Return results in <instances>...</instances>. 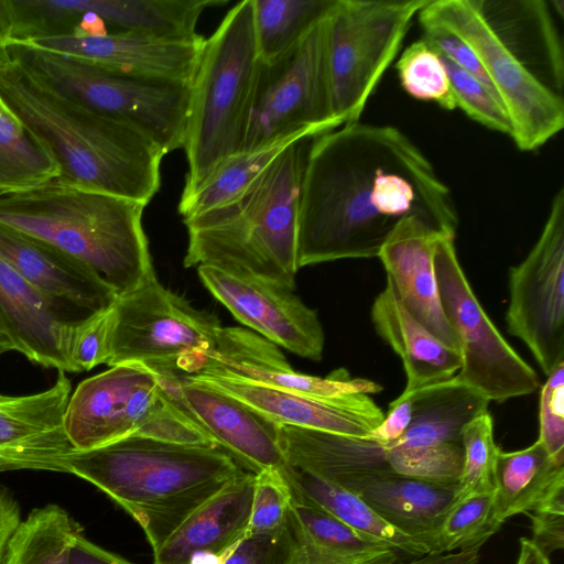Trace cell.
<instances>
[{"label": "cell", "instance_id": "db71d44e", "mask_svg": "<svg viewBox=\"0 0 564 564\" xmlns=\"http://www.w3.org/2000/svg\"><path fill=\"white\" fill-rule=\"evenodd\" d=\"M232 547L223 554L198 551L192 555L189 564H224Z\"/></svg>", "mask_w": 564, "mask_h": 564}, {"label": "cell", "instance_id": "7dc6e473", "mask_svg": "<svg viewBox=\"0 0 564 564\" xmlns=\"http://www.w3.org/2000/svg\"><path fill=\"white\" fill-rule=\"evenodd\" d=\"M422 29V39L436 53L475 76L496 94L478 56L463 39L440 26L424 25Z\"/></svg>", "mask_w": 564, "mask_h": 564}, {"label": "cell", "instance_id": "681fc988", "mask_svg": "<svg viewBox=\"0 0 564 564\" xmlns=\"http://www.w3.org/2000/svg\"><path fill=\"white\" fill-rule=\"evenodd\" d=\"M70 564H133L78 533L70 549Z\"/></svg>", "mask_w": 564, "mask_h": 564}, {"label": "cell", "instance_id": "7c38bea8", "mask_svg": "<svg viewBox=\"0 0 564 564\" xmlns=\"http://www.w3.org/2000/svg\"><path fill=\"white\" fill-rule=\"evenodd\" d=\"M434 265L445 316L455 334L462 367L455 378L489 402L534 393L536 371L511 347L482 308L459 262L455 237L443 236Z\"/></svg>", "mask_w": 564, "mask_h": 564}, {"label": "cell", "instance_id": "9a60e30c", "mask_svg": "<svg viewBox=\"0 0 564 564\" xmlns=\"http://www.w3.org/2000/svg\"><path fill=\"white\" fill-rule=\"evenodd\" d=\"M155 372L177 409L240 466L252 474L285 466L278 442L279 424L189 375Z\"/></svg>", "mask_w": 564, "mask_h": 564}, {"label": "cell", "instance_id": "60d3db41", "mask_svg": "<svg viewBox=\"0 0 564 564\" xmlns=\"http://www.w3.org/2000/svg\"><path fill=\"white\" fill-rule=\"evenodd\" d=\"M112 327V305L69 324L64 352L70 372L88 371L98 365H107Z\"/></svg>", "mask_w": 564, "mask_h": 564}, {"label": "cell", "instance_id": "e0dca14e", "mask_svg": "<svg viewBox=\"0 0 564 564\" xmlns=\"http://www.w3.org/2000/svg\"><path fill=\"white\" fill-rule=\"evenodd\" d=\"M204 42L200 35L175 40L106 31L37 37L12 44L79 58L129 76L191 85Z\"/></svg>", "mask_w": 564, "mask_h": 564}, {"label": "cell", "instance_id": "f546056e", "mask_svg": "<svg viewBox=\"0 0 564 564\" xmlns=\"http://www.w3.org/2000/svg\"><path fill=\"white\" fill-rule=\"evenodd\" d=\"M412 421L386 448H419L460 442L466 424L488 411L489 401L455 377L410 392Z\"/></svg>", "mask_w": 564, "mask_h": 564}, {"label": "cell", "instance_id": "d6986e66", "mask_svg": "<svg viewBox=\"0 0 564 564\" xmlns=\"http://www.w3.org/2000/svg\"><path fill=\"white\" fill-rule=\"evenodd\" d=\"M193 375H218L322 399L382 391L373 380L352 377L345 368L326 377L295 371L281 350L263 337L240 327H221L214 351Z\"/></svg>", "mask_w": 564, "mask_h": 564}, {"label": "cell", "instance_id": "2e32d148", "mask_svg": "<svg viewBox=\"0 0 564 564\" xmlns=\"http://www.w3.org/2000/svg\"><path fill=\"white\" fill-rule=\"evenodd\" d=\"M197 273L205 288L241 324L302 358L322 359V323L316 311L305 305L294 290L208 265L197 267Z\"/></svg>", "mask_w": 564, "mask_h": 564}, {"label": "cell", "instance_id": "5bb4252c", "mask_svg": "<svg viewBox=\"0 0 564 564\" xmlns=\"http://www.w3.org/2000/svg\"><path fill=\"white\" fill-rule=\"evenodd\" d=\"M509 334L531 351L549 376L564 364V188L553 196L543 229L528 253L509 269Z\"/></svg>", "mask_w": 564, "mask_h": 564}, {"label": "cell", "instance_id": "c3c4849f", "mask_svg": "<svg viewBox=\"0 0 564 564\" xmlns=\"http://www.w3.org/2000/svg\"><path fill=\"white\" fill-rule=\"evenodd\" d=\"M412 421V402L409 395L401 393L389 404L388 414L371 432L367 440L389 445L400 438Z\"/></svg>", "mask_w": 564, "mask_h": 564}, {"label": "cell", "instance_id": "9f6ffc18", "mask_svg": "<svg viewBox=\"0 0 564 564\" xmlns=\"http://www.w3.org/2000/svg\"><path fill=\"white\" fill-rule=\"evenodd\" d=\"M9 46L10 42L8 40L0 39V70L12 63V56Z\"/></svg>", "mask_w": 564, "mask_h": 564}, {"label": "cell", "instance_id": "11a10c76", "mask_svg": "<svg viewBox=\"0 0 564 564\" xmlns=\"http://www.w3.org/2000/svg\"><path fill=\"white\" fill-rule=\"evenodd\" d=\"M12 20L7 0H0V39L10 42Z\"/></svg>", "mask_w": 564, "mask_h": 564}, {"label": "cell", "instance_id": "4fadbf2b", "mask_svg": "<svg viewBox=\"0 0 564 564\" xmlns=\"http://www.w3.org/2000/svg\"><path fill=\"white\" fill-rule=\"evenodd\" d=\"M327 17L283 56L262 63L245 150L305 131L321 134L343 126L332 105Z\"/></svg>", "mask_w": 564, "mask_h": 564}, {"label": "cell", "instance_id": "6da1fadb", "mask_svg": "<svg viewBox=\"0 0 564 564\" xmlns=\"http://www.w3.org/2000/svg\"><path fill=\"white\" fill-rule=\"evenodd\" d=\"M409 216L456 237L451 189L399 128L357 121L311 140L299 200V269L376 258Z\"/></svg>", "mask_w": 564, "mask_h": 564}, {"label": "cell", "instance_id": "ee69618b", "mask_svg": "<svg viewBox=\"0 0 564 564\" xmlns=\"http://www.w3.org/2000/svg\"><path fill=\"white\" fill-rule=\"evenodd\" d=\"M538 441L552 459L564 464V364L541 387Z\"/></svg>", "mask_w": 564, "mask_h": 564}, {"label": "cell", "instance_id": "9c48e42d", "mask_svg": "<svg viewBox=\"0 0 564 564\" xmlns=\"http://www.w3.org/2000/svg\"><path fill=\"white\" fill-rule=\"evenodd\" d=\"M107 365L140 364L155 371L193 375L214 351L218 319L165 289L155 274L112 304Z\"/></svg>", "mask_w": 564, "mask_h": 564}, {"label": "cell", "instance_id": "f6af8a7d", "mask_svg": "<svg viewBox=\"0 0 564 564\" xmlns=\"http://www.w3.org/2000/svg\"><path fill=\"white\" fill-rule=\"evenodd\" d=\"M293 553L294 539L286 522L273 533H247L236 543L224 564H291Z\"/></svg>", "mask_w": 564, "mask_h": 564}, {"label": "cell", "instance_id": "f35d334b", "mask_svg": "<svg viewBox=\"0 0 564 564\" xmlns=\"http://www.w3.org/2000/svg\"><path fill=\"white\" fill-rule=\"evenodd\" d=\"M463 467L456 499L481 492H492L500 447L494 435V421L487 411L462 431Z\"/></svg>", "mask_w": 564, "mask_h": 564}, {"label": "cell", "instance_id": "8fae6325", "mask_svg": "<svg viewBox=\"0 0 564 564\" xmlns=\"http://www.w3.org/2000/svg\"><path fill=\"white\" fill-rule=\"evenodd\" d=\"M421 26L445 29L476 53L511 122L521 151H533L564 127L563 96L554 93L502 42L476 0H429L417 14Z\"/></svg>", "mask_w": 564, "mask_h": 564}, {"label": "cell", "instance_id": "277c9868", "mask_svg": "<svg viewBox=\"0 0 564 564\" xmlns=\"http://www.w3.org/2000/svg\"><path fill=\"white\" fill-rule=\"evenodd\" d=\"M145 206L56 177L0 196V225L78 259L121 295L155 274Z\"/></svg>", "mask_w": 564, "mask_h": 564}, {"label": "cell", "instance_id": "f907efd6", "mask_svg": "<svg viewBox=\"0 0 564 564\" xmlns=\"http://www.w3.org/2000/svg\"><path fill=\"white\" fill-rule=\"evenodd\" d=\"M21 521L20 507L12 494L0 485V564H3L10 536Z\"/></svg>", "mask_w": 564, "mask_h": 564}, {"label": "cell", "instance_id": "ffe728a7", "mask_svg": "<svg viewBox=\"0 0 564 564\" xmlns=\"http://www.w3.org/2000/svg\"><path fill=\"white\" fill-rule=\"evenodd\" d=\"M189 376L236 398L279 425L368 438L384 417L368 394L322 399L227 376Z\"/></svg>", "mask_w": 564, "mask_h": 564}, {"label": "cell", "instance_id": "4316f807", "mask_svg": "<svg viewBox=\"0 0 564 564\" xmlns=\"http://www.w3.org/2000/svg\"><path fill=\"white\" fill-rule=\"evenodd\" d=\"M370 317L376 333L402 361L404 392L446 381L459 371V350L442 343L414 318L402 305L388 279L373 300Z\"/></svg>", "mask_w": 564, "mask_h": 564}, {"label": "cell", "instance_id": "d6a6232c", "mask_svg": "<svg viewBox=\"0 0 564 564\" xmlns=\"http://www.w3.org/2000/svg\"><path fill=\"white\" fill-rule=\"evenodd\" d=\"M322 134V133H321ZM305 131L276 140L264 147L245 150L219 163L194 189L182 193L178 213L183 220L200 215L235 198L243 192L291 143L314 138Z\"/></svg>", "mask_w": 564, "mask_h": 564}, {"label": "cell", "instance_id": "5b68a950", "mask_svg": "<svg viewBox=\"0 0 564 564\" xmlns=\"http://www.w3.org/2000/svg\"><path fill=\"white\" fill-rule=\"evenodd\" d=\"M312 139L286 147L235 198L183 220L184 267H214L294 290L300 191Z\"/></svg>", "mask_w": 564, "mask_h": 564}, {"label": "cell", "instance_id": "83f0119b", "mask_svg": "<svg viewBox=\"0 0 564 564\" xmlns=\"http://www.w3.org/2000/svg\"><path fill=\"white\" fill-rule=\"evenodd\" d=\"M502 42L554 93L563 96L562 43L550 11L542 0H476Z\"/></svg>", "mask_w": 564, "mask_h": 564}, {"label": "cell", "instance_id": "e575fe53", "mask_svg": "<svg viewBox=\"0 0 564 564\" xmlns=\"http://www.w3.org/2000/svg\"><path fill=\"white\" fill-rule=\"evenodd\" d=\"M336 0H252L257 46L263 64L292 50L330 12Z\"/></svg>", "mask_w": 564, "mask_h": 564}, {"label": "cell", "instance_id": "7a4b0ae2", "mask_svg": "<svg viewBox=\"0 0 564 564\" xmlns=\"http://www.w3.org/2000/svg\"><path fill=\"white\" fill-rule=\"evenodd\" d=\"M11 56L0 70V98L53 153L58 177L148 205L161 186L164 152L134 127L63 94Z\"/></svg>", "mask_w": 564, "mask_h": 564}, {"label": "cell", "instance_id": "ab89813d", "mask_svg": "<svg viewBox=\"0 0 564 564\" xmlns=\"http://www.w3.org/2000/svg\"><path fill=\"white\" fill-rule=\"evenodd\" d=\"M391 473L438 485L457 486L463 467L460 442L419 448H387Z\"/></svg>", "mask_w": 564, "mask_h": 564}, {"label": "cell", "instance_id": "f1b7e54d", "mask_svg": "<svg viewBox=\"0 0 564 564\" xmlns=\"http://www.w3.org/2000/svg\"><path fill=\"white\" fill-rule=\"evenodd\" d=\"M288 522L294 539L291 564L400 563L394 549L357 533L294 494Z\"/></svg>", "mask_w": 564, "mask_h": 564}, {"label": "cell", "instance_id": "52a82bcc", "mask_svg": "<svg viewBox=\"0 0 564 564\" xmlns=\"http://www.w3.org/2000/svg\"><path fill=\"white\" fill-rule=\"evenodd\" d=\"M64 429L77 451L133 435L215 445L171 401L158 373L140 364L117 365L82 381L70 394Z\"/></svg>", "mask_w": 564, "mask_h": 564}, {"label": "cell", "instance_id": "603a6c76", "mask_svg": "<svg viewBox=\"0 0 564 564\" xmlns=\"http://www.w3.org/2000/svg\"><path fill=\"white\" fill-rule=\"evenodd\" d=\"M70 394V380L62 370L44 391L0 393V471L43 470L50 458L73 448L64 429Z\"/></svg>", "mask_w": 564, "mask_h": 564}, {"label": "cell", "instance_id": "7bdbcfd3", "mask_svg": "<svg viewBox=\"0 0 564 564\" xmlns=\"http://www.w3.org/2000/svg\"><path fill=\"white\" fill-rule=\"evenodd\" d=\"M254 475L248 533L276 532L288 522L292 499L291 489L280 470H267Z\"/></svg>", "mask_w": 564, "mask_h": 564}, {"label": "cell", "instance_id": "7402d4cb", "mask_svg": "<svg viewBox=\"0 0 564 564\" xmlns=\"http://www.w3.org/2000/svg\"><path fill=\"white\" fill-rule=\"evenodd\" d=\"M445 235L420 217L401 219L383 242L378 258L406 311L442 343L458 350L445 316L434 265V253Z\"/></svg>", "mask_w": 564, "mask_h": 564}, {"label": "cell", "instance_id": "4dcf8cb0", "mask_svg": "<svg viewBox=\"0 0 564 564\" xmlns=\"http://www.w3.org/2000/svg\"><path fill=\"white\" fill-rule=\"evenodd\" d=\"M280 471L292 494L327 512L357 533L413 558L429 554L425 546L389 524L357 494L289 464Z\"/></svg>", "mask_w": 564, "mask_h": 564}, {"label": "cell", "instance_id": "816d5d0a", "mask_svg": "<svg viewBox=\"0 0 564 564\" xmlns=\"http://www.w3.org/2000/svg\"><path fill=\"white\" fill-rule=\"evenodd\" d=\"M479 551L480 549L475 547L459 552L426 554L399 564H479Z\"/></svg>", "mask_w": 564, "mask_h": 564}, {"label": "cell", "instance_id": "ac0fdd59", "mask_svg": "<svg viewBox=\"0 0 564 564\" xmlns=\"http://www.w3.org/2000/svg\"><path fill=\"white\" fill-rule=\"evenodd\" d=\"M223 0H28V22L43 36L70 34L82 14L96 17L112 31L161 39L198 36L196 25L209 7Z\"/></svg>", "mask_w": 564, "mask_h": 564}, {"label": "cell", "instance_id": "d4e9b609", "mask_svg": "<svg viewBox=\"0 0 564 564\" xmlns=\"http://www.w3.org/2000/svg\"><path fill=\"white\" fill-rule=\"evenodd\" d=\"M68 318L0 257V325L15 351L46 368L69 371Z\"/></svg>", "mask_w": 564, "mask_h": 564}, {"label": "cell", "instance_id": "3957f363", "mask_svg": "<svg viewBox=\"0 0 564 564\" xmlns=\"http://www.w3.org/2000/svg\"><path fill=\"white\" fill-rule=\"evenodd\" d=\"M44 470L93 484L141 527L153 552L194 512L246 470L215 445L128 436L107 445L69 449Z\"/></svg>", "mask_w": 564, "mask_h": 564}, {"label": "cell", "instance_id": "6f0895ef", "mask_svg": "<svg viewBox=\"0 0 564 564\" xmlns=\"http://www.w3.org/2000/svg\"><path fill=\"white\" fill-rule=\"evenodd\" d=\"M11 350H14L13 345L0 325V356Z\"/></svg>", "mask_w": 564, "mask_h": 564}, {"label": "cell", "instance_id": "74e56055", "mask_svg": "<svg viewBox=\"0 0 564 564\" xmlns=\"http://www.w3.org/2000/svg\"><path fill=\"white\" fill-rule=\"evenodd\" d=\"M395 67L401 86L410 96L433 101L446 110L456 108L444 63L423 39L405 48Z\"/></svg>", "mask_w": 564, "mask_h": 564}, {"label": "cell", "instance_id": "cb8c5ba5", "mask_svg": "<svg viewBox=\"0 0 564 564\" xmlns=\"http://www.w3.org/2000/svg\"><path fill=\"white\" fill-rule=\"evenodd\" d=\"M343 488L357 494L389 524L425 546L429 554H441L440 531L456 500L457 486L382 473L357 478Z\"/></svg>", "mask_w": 564, "mask_h": 564}, {"label": "cell", "instance_id": "f5cc1de1", "mask_svg": "<svg viewBox=\"0 0 564 564\" xmlns=\"http://www.w3.org/2000/svg\"><path fill=\"white\" fill-rule=\"evenodd\" d=\"M516 564H551V562L549 556L531 539L521 538Z\"/></svg>", "mask_w": 564, "mask_h": 564}, {"label": "cell", "instance_id": "836d02e7", "mask_svg": "<svg viewBox=\"0 0 564 564\" xmlns=\"http://www.w3.org/2000/svg\"><path fill=\"white\" fill-rule=\"evenodd\" d=\"M78 525L58 505L32 510L9 539L3 564H70Z\"/></svg>", "mask_w": 564, "mask_h": 564}, {"label": "cell", "instance_id": "44dd1931", "mask_svg": "<svg viewBox=\"0 0 564 564\" xmlns=\"http://www.w3.org/2000/svg\"><path fill=\"white\" fill-rule=\"evenodd\" d=\"M0 257L70 319L69 311L83 318L111 306L118 296L78 259L1 225Z\"/></svg>", "mask_w": 564, "mask_h": 564}, {"label": "cell", "instance_id": "30bf717a", "mask_svg": "<svg viewBox=\"0 0 564 564\" xmlns=\"http://www.w3.org/2000/svg\"><path fill=\"white\" fill-rule=\"evenodd\" d=\"M429 0H336L327 17L332 105L341 123L357 122Z\"/></svg>", "mask_w": 564, "mask_h": 564}, {"label": "cell", "instance_id": "b9f144b4", "mask_svg": "<svg viewBox=\"0 0 564 564\" xmlns=\"http://www.w3.org/2000/svg\"><path fill=\"white\" fill-rule=\"evenodd\" d=\"M441 58L448 75L456 108L459 107L469 118L488 129L511 135L509 116L497 95L475 76L445 57Z\"/></svg>", "mask_w": 564, "mask_h": 564}, {"label": "cell", "instance_id": "1f68e13d", "mask_svg": "<svg viewBox=\"0 0 564 564\" xmlns=\"http://www.w3.org/2000/svg\"><path fill=\"white\" fill-rule=\"evenodd\" d=\"M562 489L564 464L552 459L538 440L522 449H500L495 475L494 508L501 524L510 517L528 514Z\"/></svg>", "mask_w": 564, "mask_h": 564}, {"label": "cell", "instance_id": "d590c367", "mask_svg": "<svg viewBox=\"0 0 564 564\" xmlns=\"http://www.w3.org/2000/svg\"><path fill=\"white\" fill-rule=\"evenodd\" d=\"M61 175L48 148L13 116L0 112V196L42 185Z\"/></svg>", "mask_w": 564, "mask_h": 564}, {"label": "cell", "instance_id": "484cf974", "mask_svg": "<svg viewBox=\"0 0 564 564\" xmlns=\"http://www.w3.org/2000/svg\"><path fill=\"white\" fill-rule=\"evenodd\" d=\"M254 480L246 470L199 506L153 552L154 564H189L198 551L230 550L248 533Z\"/></svg>", "mask_w": 564, "mask_h": 564}, {"label": "cell", "instance_id": "ba28073f", "mask_svg": "<svg viewBox=\"0 0 564 564\" xmlns=\"http://www.w3.org/2000/svg\"><path fill=\"white\" fill-rule=\"evenodd\" d=\"M10 51L63 94L141 131L164 154L183 149L191 85L129 76L22 45L11 44Z\"/></svg>", "mask_w": 564, "mask_h": 564}, {"label": "cell", "instance_id": "680465c9", "mask_svg": "<svg viewBox=\"0 0 564 564\" xmlns=\"http://www.w3.org/2000/svg\"><path fill=\"white\" fill-rule=\"evenodd\" d=\"M0 112L12 116L1 98H0Z\"/></svg>", "mask_w": 564, "mask_h": 564}, {"label": "cell", "instance_id": "8992f818", "mask_svg": "<svg viewBox=\"0 0 564 564\" xmlns=\"http://www.w3.org/2000/svg\"><path fill=\"white\" fill-rule=\"evenodd\" d=\"M261 65L252 0H242L205 40L191 84L182 193L194 189L225 159L245 150Z\"/></svg>", "mask_w": 564, "mask_h": 564}, {"label": "cell", "instance_id": "8d00e7d4", "mask_svg": "<svg viewBox=\"0 0 564 564\" xmlns=\"http://www.w3.org/2000/svg\"><path fill=\"white\" fill-rule=\"evenodd\" d=\"M500 527L501 523L495 514L494 491L458 498L443 520L440 552L442 554L480 549Z\"/></svg>", "mask_w": 564, "mask_h": 564}, {"label": "cell", "instance_id": "bcb514c9", "mask_svg": "<svg viewBox=\"0 0 564 564\" xmlns=\"http://www.w3.org/2000/svg\"><path fill=\"white\" fill-rule=\"evenodd\" d=\"M531 541L547 556L564 546V489L558 490L528 513Z\"/></svg>", "mask_w": 564, "mask_h": 564}]
</instances>
